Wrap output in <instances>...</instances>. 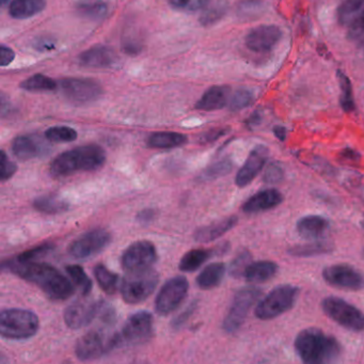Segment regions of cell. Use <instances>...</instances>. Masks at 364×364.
<instances>
[{"mask_svg": "<svg viewBox=\"0 0 364 364\" xmlns=\"http://www.w3.org/2000/svg\"><path fill=\"white\" fill-rule=\"evenodd\" d=\"M7 266L14 275L37 285L54 301H66L74 294L73 285L52 265L34 261L20 262L15 259L8 262Z\"/></svg>", "mask_w": 364, "mask_h": 364, "instance_id": "obj_1", "label": "cell"}, {"mask_svg": "<svg viewBox=\"0 0 364 364\" xmlns=\"http://www.w3.org/2000/svg\"><path fill=\"white\" fill-rule=\"evenodd\" d=\"M294 345L301 361L307 364L331 363L337 361L342 355L340 342L317 328L301 331Z\"/></svg>", "mask_w": 364, "mask_h": 364, "instance_id": "obj_2", "label": "cell"}, {"mask_svg": "<svg viewBox=\"0 0 364 364\" xmlns=\"http://www.w3.org/2000/svg\"><path fill=\"white\" fill-rule=\"evenodd\" d=\"M105 162L104 149L98 144H86L58 155L50 164V171L55 178H66L75 173L98 170Z\"/></svg>", "mask_w": 364, "mask_h": 364, "instance_id": "obj_3", "label": "cell"}, {"mask_svg": "<svg viewBox=\"0 0 364 364\" xmlns=\"http://www.w3.org/2000/svg\"><path fill=\"white\" fill-rule=\"evenodd\" d=\"M96 317H100L104 323L112 324L116 319V312L104 301L84 299L68 305L63 314L66 325L73 331L90 325Z\"/></svg>", "mask_w": 364, "mask_h": 364, "instance_id": "obj_4", "label": "cell"}, {"mask_svg": "<svg viewBox=\"0 0 364 364\" xmlns=\"http://www.w3.org/2000/svg\"><path fill=\"white\" fill-rule=\"evenodd\" d=\"M39 326L37 314L28 310L7 309L0 314V335L3 339H29L38 333Z\"/></svg>", "mask_w": 364, "mask_h": 364, "instance_id": "obj_5", "label": "cell"}, {"mask_svg": "<svg viewBox=\"0 0 364 364\" xmlns=\"http://www.w3.org/2000/svg\"><path fill=\"white\" fill-rule=\"evenodd\" d=\"M121 346L120 335L106 329H96L82 335L75 345V355L82 361L100 359Z\"/></svg>", "mask_w": 364, "mask_h": 364, "instance_id": "obj_6", "label": "cell"}, {"mask_svg": "<svg viewBox=\"0 0 364 364\" xmlns=\"http://www.w3.org/2000/svg\"><path fill=\"white\" fill-rule=\"evenodd\" d=\"M298 295L299 289L294 285H285L277 287L257 303L255 311V317L262 321L280 317L294 307Z\"/></svg>", "mask_w": 364, "mask_h": 364, "instance_id": "obj_7", "label": "cell"}, {"mask_svg": "<svg viewBox=\"0 0 364 364\" xmlns=\"http://www.w3.org/2000/svg\"><path fill=\"white\" fill-rule=\"evenodd\" d=\"M158 280V273L153 269L128 273L121 283L122 298L128 305H138L152 295Z\"/></svg>", "mask_w": 364, "mask_h": 364, "instance_id": "obj_8", "label": "cell"}, {"mask_svg": "<svg viewBox=\"0 0 364 364\" xmlns=\"http://www.w3.org/2000/svg\"><path fill=\"white\" fill-rule=\"evenodd\" d=\"M324 312L335 323L351 331H364V314L347 301L337 297H328L321 303Z\"/></svg>", "mask_w": 364, "mask_h": 364, "instance_id": "obj_9", "label": "cell"}, {"mask_svg": "<svg viewBox=\"0 0 364 364\" xmlns=\"http://www.w3.org/2000/svg\"><path fill=\"white\" fill-rule=\"evenodd\" d=\"M262 291L255 287H246L237 291L228 314L223 321V329L227 333H235L244 324L252 305L261 296Z\"/></svg>", "mask_w": 364, "mask_h": 364, "instance_id": "obj_10", "label": "cell"}, {"mask_svg": "<svg viewBox=\"0 0 364 364\" xmlns=\"http://www.w3.org/2000/svg\"><path fill=\"white\" fill-rule=\"evenodd\" d=\"M188 289V281L185 277H174L167 281L155 301L158 314L167 317L176 311L186 298Z\"/></svg>", "mask_w": 364, "mask_h": 364, "instance_id": "obj_11", "label": "cell"}, {"mask_svg": "<svg viewBox=\"0 0 364 364\" xmlns=\"http://www.w3.org/2000/svg\"><path fill=\"white\" fill-rule=\"evenodd\" d=\"M158 261V251L149 241H138L130 245L121 257V265L126 273L146 271Z\"/></svg>", "mask_w": 364, "mask_h": 364, "instance_id": "obj_12", "label": "cell"}, {"mask_svg": "<svg viewBox=\"0 0 364 364\" xmlns=\"http://www.w3.org/2000/svg\"><path fill=\"white\" fill-rule=\"evenodd\" d=\"M62 94L74 104H88L102 96L103 88L90 78H64L59 82Z\"/></svg>", "mask_w": 364, "mask_h": 364, "instance_id": "obj_13", "label": "cell"}, {"mask_svg": "<svg viewBox=\"0 0 364 364\" xmlns=\"http://www.w3.org/2000/svg\"><path fill=\"white\" fill-rule=\"evenodd\" d=\"M110 241L109 232L104 229H96L75 239L68 247V255L76 259H89L105 250Z\"/></svg>", "mask_w": 364, "mask_h": 364, "instance_id": "obj_14", "label": "cell"}, {"mask_svg": "<svg viewBox=\"0 0 364 364\" xmlns=\"http://www.w3.org/2000/svg\"><path fill=\"white\" fill-rule=\"evenodd\" d=\"M120 335L121 345H137L150 340L153 335V317L139 311L128 317Z\"/></svg>", "mask_w": 364, "mask_h": 364, "instance_id": "obj_15", "label": "cell"}, {"mask_svg": "<svg viewBox=\"0 0 364 364\" xmlns=\"http://www.w3.org/2000/svg\"><path fill=\"white\" fill-rule=\"evenodd\" d=\"M323 278L328 285L347 291L364 289V275L361 271L346 264H335L326 267Z\"/></svg>", "mask_w": 364, "mask_h": 364, "instance_id": "obj_16", "label": "cell"}, {"mask_svg": "<svg viewBox=\"0 0 364 364\" xmlns=\"http://www.w3.org/2000/svg\"><path fill=\"white\" fill-rule=\"evenodd\" d=\"M282 38L280 27L275 25H261L253 28L247 34L245 43L255 53H268Z\"/></svg>", "mask_w": 364, "mask_h": 364, "instance_id": "obj_17", "label": "cell"}, {"mask_svg": "<svg viewBox=\"0 0 364 364\" xmlns=\"http://www.w3.org/2000/svg\"><path fill=\"white\" fill-rule=\"evenodd\" d=\"M269 151L266 146H257L251 151L248 158L245 162L244 166L239 169L235 179V183L237 186L243 187L248 186L257 174L261 172L268 160Z\"/></svg>", "mask_w": 364, "mask_h": 364, "instance_id": "obj_18", "label": "cell"}, {"mask_svg": "<svg viewBox=\"0 0 364 364\" xmlns=\"http://www.w3.org/2000/svg\"><path fill=\"white\" fill-rule=\"evenodd\" d=\"M11 149L14 156L21 160H33L47 152V146L43 140L34 135L16 137L12 142Z\"/></svg>", "mask_w": 364, "mask_h": 364, "instance_id": "obj_19", "label": "cell"}, {"mask_svg": "<svg viewBox=\"0 0 364 364\" xmlns=\"http://www.w3.org/2000/svg\"><path fill=\"white\" fill-rule=\"evenodd\" d=\"M282 201L283 196L279 190L273 188L265 189L248 199L243 205V211L247 214L265 212L278 206Z\"/></svg>", "mask_w": 364, "mask_h": 364, "instance_id": "obj_20", "label": "cell"}, {"mask_svg": "<svg viewBox=\"0 0 364 364\" xmlns=\"http://www.w3.org/2000/svg\"><path fill=\"white\" fill-rule=\"evenodd\" d=\"M231 88L228 86H213L204 92L200 100L197 102L196 108L202 112H215L229 106Z\"/></svg>", "mask_w": 364, "mask_h": 364, "instance_id": "obj_21", "label": "cell"}, {"mask_svg": "<svg viewBox=\"0 0 364 364\" xmlns=\"http://www.w3.org/2000/svg\"><path fill=\"white\" fill-rule=\"evenodd\" d=\"M79 63L86 68H109L116 61L114 50L108 46L96 45L86 50L79 56Z\"/></svg>", "mask_w": 364, "mask_h": 364, "instance_id": "obj_22", "label": "cell"}, {"mask_svg": "<svg viewBox=\"0 0 364 364\" xmlns=\"http://www.w3.org/2000/svg\"><path fill=\"white\" fill-rule=\"evenodd\" d=\"M329 221L325 217L310 215L299 219L296 225L297 232L305 239H317L323 237L329 229Z\"/></svg>", "mask_w": 364, "mask_h": 364, "instance_id": "obj_23", "label": "cell"}, {"mask_svg": "<svg viewBox=\"0 0 364 364\" xmlns=\"http://www.w3.org/2000/svg\"><path fill=\"white\" fill-rule=\"evenodd\" d=\"M364 16V0H345L337 10V20L344 27H357Z\"/></svg>", "mask_w": 364, "mask_h": 364, "instance_id": "obj_24", "label": "cell"}, {"mask_svg": "<svg viewBox=\"0 0 364 364\" xmlns=\"http://www.w3.org/2000/svg\"><path fill=\"white\" fill-rule=\"evenodd\" d=\"M237 221H238L237 217L232 216L205 225V227H202V228L196 231L195 241H198V243H210V241H215V239L219 238L225 233L229 232L231 229L234 228Z\"/></svg>", "mask_w": 364, "mask_h": 364, "instance_id": "obj_25", "label": "cell"}, {"mask_svg": "<svg viewBox=\"0 0 364 364\" xmlns=\"http://www.w3.org/2000/svg\"><path fill=\"white\" fill-rule=\"evenodd\" d=\"M228 248V245H222L220 248L214 249H194L188 251L181 259L179 268L186 273H192L200 268L207 259H211L215 253H225V249Z\"/></svg>", "mask_w": 364, "mask_h": 364, "instance_id": "obj_26", "label": "cell"}, {"mask_svg": "<svg viewBox=\"0 0 364 364\" xmlns=\"http://www.w3.org/2000/svg\"><path fill=\"white\" fill-rule=\"evenodd\" d=\"M278 271V266L271 261L250 263L245 269L244 277L250 283H263L271 280Z\"/></svg>", "mask_w": 364, "mask_h": 364, "instance_id": "obj_27", "label": "cell"}, {"mask_svg": "<svg viewBox=\"0 0 364 364\" xmlns=\"http://www.w3.org/2000/svg\"><path fill=\"white\" fill-rule=\"evenodd\" d=\"M45 7V0H13L9 6V14L16 20L30 19L41 13Z\"/></svg>", "mask_w": 364, "mask_h": 364, "instance_id": "obj_28", "label": "cell"}, {"mask_svg": "<svg viewBox=\"0 0 364 364\" xmlns=\"http://www.w3.org/2000/svg\"><path fill=\"white\" fill-rule=\"evenodd\" d=\"M33 207L43 214L56 215L66 212L70 208V203L56 195H45L34 199Z\"/></svg>", "mask_w": 364, "mask_h": 364, "instance_id": "obj_29", "label": "cell"}, {"mask_svg": "<svg viewBox=\"0 0 364 364\" xmlns=\"http://www.w3.org/2000/svg\"><path fill=\"white\" fill-rule=\"evenodd\" d=\"M186 142L187 137L185 135L174 132H154L148 138V146L150 148L162 150L178 148Z\"/></svg>", "mask_w": 364, "mask_h": 364, "instance_id": "obj_30", "label": "cell"}, {"mask_svg": "<svg viewBox=\"0 0 364 364\" xmlns=\"http://www.w3.org/2000/svg\"><path fill=\"white\" fill-rule=\"evenodd\" d=\"M225 266L223 263H213L205 267L197 277V285L201 289H211L218 287L225 277Z\"/></svg>", "mask_w": 364, "mask_h": 364, "instance_id": "obj_31", "label": "cell"}, {"mask_svg": "<svg viewBox=\"0 0 364 364\" xmlns=\"http://www.w3.org/2000/svg\"><path fill=\"white\" fill-rule=\"evenodd\" d=\"M94 277L100 289L108 295L116 293L119 287V275L112 273L105 265L98 264L93 269Z\"/></svg>", "mask_w": 364, "mask_h": 364, "instance_id": "obj_32", "label": "cell"}, {"mask_svg": "<svg viewBox=\"0 0 364 364\" xmlns=\"http://www.w3.org/2000/svg\"><path fill=\"white\" fill-rule=\"evenodd\" d=\"M21 88L30 92L54 91L57 89L58 84L43 74H36L24 80L21 84Z\"/></svg>", "mask_w": 364, "mask_h": 364, "instance_id": "obj_33", "label": "cell"}, {"mask_svg": "<svg viewBox=\"0 0 364 364\" xmlns=\"http://www.w3.org/2000/svg\"><path fill=\"white\" fill-rule=\"evenodd\" d=\"M233 169V162L230 158L219 160L215 164L205 168L199 174L198 179L201 182H208V181L216 180V179L225 176L230 173Z\"/></svg>", "mask_w": 364, "mask_h": 364, "instance_id": "obj_34", "label": "cell"}, {"mask_svg": "<svg viewBox=\"0 0 364 364\" xmlns=\"http://www.w3.org/2000/svg\"><path fill=\"white\" fill-rule=\"evenodd\" d=\"M338 78H339V84L341 86V98H340L341 107L344 112L349 114V112H353L356 109L353 86H351L349 76L344 74L343 72L338 71Z\"/></svg>", "mask_w": 364, "mask_h": 364, "instance_id": "obj_35", "label": "cell"}, {"mask_svg": "<svg viewBox=\"0 0 364 364\" xmlns=\"http://www.w3.org/2000/svg\"><path fill=\"white\" fill-rule=\"evenodd\" d=\"M76 8L80 14L88 19H103L108 13V5L102 0H84L82 3H77Z\"/></svg>", "mask_w": 364, "mask_h": 364, "instance_id": "obj_36", "label": "cell"}, {"mask_svg": "<svg viewBox=\"0 0 364 364\" xmlns=\"http://www.w3.org/2000/svg\"><path fill=\"white\" fill-rule=\"evenodd\" d=\"M331 244L327 243H313V244L301 245V246H294L289 249V255L297 257H311L317 255H328L331 252Z\"/></svg>", "mask_w": 364, "mask_h": 364, "instance_id": "obj_37", "label": "cell"}, {"mask_svg": "<svg viewBox=\"0 0 364 364\" xmlns=\"http://www.w3.org/2000/svg\"><path fill=\"white\" fill-rule=\"evenodd\" d=\"M66 273L73 281L74 285L79 289L84 296H88L92 291V281L84 273V268L79 265H68Z\"/></svg>", "mask_w": 364, "mask_h": 364, "instance_id": "obj_38", "label": "cell"}, {"mask_svg": "<svg viewBox=\"0 0 364 364\" xmlns=\"http://www.w3.org/2000/svg\"><path fill=\"white\" fill-rule=\"evenodd\" d=\"M45 137L52 142H72L77 138V132L68 126H54L46 130Z\"/></svg>", "mask_w": 364, "mask_h": 364, "instance_id": "obj_39", "label": "cell"}, {"mask_svg": "<svg viewBox=\"0 0 364 364\" xmlns=\"http://www.w3.org/2000/svg\"><path fill=\"white\" fill-rule=\"evenodd\" d=\"M253 98L252 92L248 89H238L231 96L230 102H229V108L232 112H238V110L245 109L252 104Z\"/></svg>", "mask_w": 364, "mask_h": 364, "instance_id": "obj_40", "label": "cell"}, {"mask_svg": "<svg viewBox=\"0 0 364 364\" xmlns=\"http://www.w3.org/2000/svg\"><path fill=\"white\" fill-rule=\"evenodd\" d=\"M169 3L176 9L198 11L204 9L210 3V0H169Z\"/></svg>", "mask_w": 364, "mask_h": 364, "instance_id": "obj_41", "label": "cell"}, {"mask_svg": "<svg viewBox=\"0 0 364 364\" xmlns=\"http://www.w3.org/2000/svg\"><path fill=\"white\" fill-rule=\"evenodd\" d=\"M251 257L248 252H243L241 255H237L234 259H233L232 264L230 267V273L235 278L238 277H244L245 269L247 268L249 264H250Z\"/></svg>", "mask_w": 364, "mask_h": 364, "instance_id": "obj_42", "label": "cell"}, {"mask_svg": "<svg viewBox=\"0 0 364 364\" xmlns=\"http://www.w3.org/2000/svg\"><path fill=\"white\" fill-rule=\"evenodd\" d=\"M52 249H53L52 245L44 244L42 246L36 247V248L25 251V252L16 257V259L20 261V262H32V261H36V259L47 255L50 251H52Z\"/></svg>", "mask_w": 364, "mask_h": 364, "instance_id": "obj_43", "label": "cell"}, {"mask_svg": "<svg viewBox=\"0 0 364 364\" xmlns=\"http://www.w3.org/2000/svg\"><path fill=\"white\" fill-rule=\"evenodd\" d=\"M225 6L223 3H218V5L213 6L210 9H207L204 11V13L201 15V23L202 25H212V24L216 23L218 20L222 17L223 14L225 12Z\"/></svg>", "mask_w": 364, "mask_h": 364, "instance_id": "obj_44", "label": "cell"}, {"mask_svg": "<svg viewBox=\"0 0 364 364\" xmlns=\"http://www.w3.org/2000/svg\"><path fill=\"white\" fill-rule=\"evenodd\" d=\"M16 170H17L16 165L8 158L5 151H1V172H0L1 181L5 182V181L11 179L12 176H14V173L16 172Z\"/></svg>", "mask_w": 364, "mask_h": 364, "instance_id": "obj_45", "label": "cell"}, {"mask_svg": "<svg viewBox=\"0 0 364 364\" xmlns=\"http://www.w3.org/2000/svg\"><path fill=\"white\" fill-rule=\"evenodd\" d=\"M283 179V170L279 165L271 164L264 174V181L268 184H277Z\"/></svg>", "mask_w": 364, "mask_h": 364, "instance_id": "obj_46", "label": "cell"}, {"mask_svg": "<svg viewBox=\"0 0 364 364\" xmlns=\"http://www.w3.org/2000/svg\"><path fill=\"white\" fill-rule=\"evenodd\" d=\"M196 308V301L190 303L189 307H187L186 309H185V311H183L179 317H176V319H173L172 327L174 328V329H178V328L182 327V326L188 321V319H190V317H192Z\"/></svg>", "mask_w": 364, "mask_h": 364, "instance_id": "obj_47", "label": "cell"}, {"mask_svg": "<svg viewBox=\"0 0 364 364\" xmlns=\"http://www.w3.org/2000/svg\"><path fill=\"white\" fill-rule=\"evenodd\" d=\"M14 58H15V53H14L13 50L8 47V46L1 45V47H0V66H9L13 61Z\"/></svg>", "mask_w": 364, "mask_h": 364, "instance_id": "obj_48", "label": "cell"}, {"mask_svg": "<svg viewBox=\"0 0 364 364\" xmlns=\"http://www.w3.org/2000/svg\"><path fill=\"white\" fill-rule=\"evenodd\" d=\"M228 130L225 128H217V130H212L210 132H205L201 137V142L203 144H208V142H215V140L219 139L221 136L225 134Z\"/></svg>", "mask_w": 364, "mask_h": 364, "instance_id": "obj_49", "label": "cell"}, {"mask_svg": "<svg viewBox=\"0 0 364 364\" xmlns=\"http://www.w3.org/2000/svg\"><path fill=\"white\" fill-rule=\"evenodd\" d=\"M259 6H261V0H245L241 3L239 11L246 15L251 12L257 11L259 9Z\"/></svg>", "mask_w": 364, "mask_h": 364, "instance_id": "obj_50", "label": "cell"}, {"mask_svg": "<svg viewBox=\"0 0 364 364\" xmlns=\"http://www.w3.org/2000/svg\"><path fill=\"white\" fill-rule=\"evenodd\" d=\"M154 210L152 208H146V210H142L139 214L137 215V221L142 223V225H148L154 220L155 218Z\"/></svg>", "mask_w": 364, "mask_h": 364, "instance_id": "obj_51", "label": "cell"}, {"mask_svg": "<svg viewBox=\"0 0 364 364\" xmlns=\"http://www.w3.org/2000/svg\"><path fill=\"white\" fill-rule=\"evenodd\" d=\"M340 158L346 162H359L361 155L357 151L351 150V149H345L340 154Z\"/></svg>", "mask_w": 364, "mask_h": 364, "instance_id": "obj_52", "label": "cell"}, {"mask_svg": "<svg viewBox=\"0 0 364 364\" xmlns=\"http://www.w3.org/2000/svg\"><path fill=\"white\" fill-rule=\"evenodd\" d=\"M273 134H275V136L277 137L279 140L283 142V140H285V138H287V130L285 126H275V128H273Z\"/></svg>", "mask_w": 364, "mask_h": 364, "instance_id": "obj_53", "label": "cell"}, {"mask_svg": "<svg viewBox=\"0 0 364 364\" xmlns=\"http://www.w3.org/2000/svg\"><path fill=\"white\" fill-rule=\"evenodd\" d=\"M38 45L41 46V47L39 48L40 50H52V48H54V43L52 41H46L45 39L42 40L40 43H38Z\"/></svg>", "mask_w": 364, "mask_h": 364, "instance_id": "obj_54", "label": "cell"}, {"mask_svg": "<svg viewBox=\"0 0 364 364\" xmlns=\"http://www.w3.org/2000/svg\"><path fill=\"white\" fill-rule=\"evenodd\" d=\"M357 27L361 28L362 31L364 32V16L362 17L361 22H360L359 25H358Z\"/></svg>", "mask_w": 364, "mask_h": 364, "instance_id": "obj_55", "label": "cell"}, {"mask_svg": "<svg viewBox=\"0 0 364 364\" xmlns=\"http://www.w3.org/2000/svg\"><path fill=\"white\" fill-rule=\"evenodd\" d=\"M9 0H1V5L5 6Z\"/></svg>", "mask_w": 364, "mask_h": 364, "instance_id": "obj_56", "label": "cell"}]
</instances>
